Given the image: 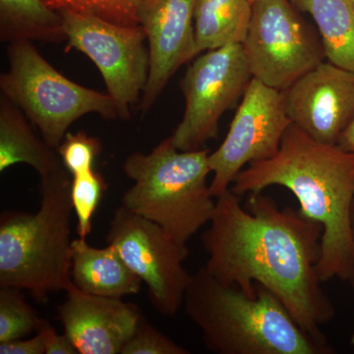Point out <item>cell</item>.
Here are the masks:
<instances>
[{"mask_svg": "<svg viewBox=\"0 0 354 354\" xmlns=\"http://www.w3.org/2000/svg\"><path fill=\"white\" fill-rule=\"evenodd\" d=\"M44 335L46 354H79L75 346L66 335H58L50 323L39 330Z\"/></svg>", "mask_w": 354, "mask_h": 354, "instance_id": "484cf974", "label": "cell"}, {"mask_svg": "<svg viewBox=\"0 0 354 354\" xmlns=\"http://www.w3.org/2000/svg\"><path fill=\"white\" fill-rule=\"evenodd\" d=\"M308 13L330 64L354 72V4L351 0H290Z\"/></svg>", "mask_w": 354, "mask_h": 354, "instance_id": "e0dca14e", "label": "cell"}, {"mask_svg": "<svg viewBox=\"0 0 354 354\" xmlns=\"http://www.w3.org/2000/svg\"><path fill=\"white\" fill-rule=\"evenodd\" d=\"M250 297L225 285L205 266L191 274L184 297L188 318L201 330L205 346L216 354H334L327 342L310 337L276 295L256 285Z\"/></svg>", "mask_w": 354, "mask_h": 354, "instance_id": "3957f363", "label": "cell"}, {"mask_svg": "<svg viewBox=\"0 0 354 354\" xmlns=\"http://www.w3.org/2000/svg\"><path fill=\"white\" fill-rule=\"evenodd\" d=\"M106 189L108 184L94 169L72 176L70 198L77 218L76 232L79 237L87 239L92 234L93 218Z\"/></svg>", "mask_w": 354, "mask_h": 354, "instance_id": "44dd1931", "label": "cell"}, {"mask_svg": "<svg viewBox=\"0 0 354 354\" xmlns=\"http://www.w3.org/2000/svg\"><path fill=\"white\" fill-rule=\"evenodd\" d=\"M67 169L41 178L35 214L0 216V288L28 290L39 304L72 285L71 198Z\"/></svg>", "mask_w": 354, "mask_h": 354, "instance_id": "277c9868", "label": "cell"}, {"mask_svg": "<svg viewBox=\"0 0 354 354\" xmlns=\"http://www.w3.org/2000/svg\"><path fill=\"white\" fill-rule=\"evenodd\" d=\"M65 292L57 318L79 354H120L144 320L139 307L122 298L88 295L73 283Z\"/></svg>", "mask_w": 354, "mask_h": 354, "instance_id": "5bb4252c", "label": "cell"}, {"mask_svg": "<svg viewBox=\"0 0 354 354\" xmlns=\"http://www.w3.org/2000/svg\"><path fill=\"white\" fill-rule=\"evenodd\" d=\"M101 151V141L84 131L67 133L57 148L58 155L71 176L94 169Z\"/></svg>", "mask_w": 354, "mask_h": 354, "instance_id": "603a6c76", "label": "cell"}, {"mask_svg": "<svg viewBox=\"0 0 354 354\" xmlns=\"http://www.w3.org/2000/svg\"><path fill=\"white\" fill-rule=\"evenodd\" d=\"M196 0H144L139 25L146 32L150 73L140 102L145 115L179 67L197 57L194 10Z\"/></svg>", "mask_w": 354, "mask_h": 354, "instance_id": "4fadbf2b", "label": "cell"}, {"mask_svg": "<svg viewBox=\"0 0 354 354\" xmlns=\"http://www.w3.org/2000/svg\"><path fill=\"white\" fill-rule=\"evenodd\" d=\"M188 353L187 349L179 346L144 319L120 354Z\"/></svg>", "mask_w": 354, "mask_h": 354, "instance_id": "cb8c5ba5", "label": "cell"}, {"mask_svg": "<svg viewBox=\"0 0 354 354\" xmlns=\"http://www.w3.org/2000/svg\"><path fill=\"white\" fill-rule=\"evenodd\" d=\"M18 164L32 167L39 177L64 171L57 149L39 138L24 113L6 95L0 97V171Z\"/></svg>", "mask_w": 354, "mask_h": 354, "instance_id": "2e32d148", "label": "cell"}, {"mask_svg": "<svg viewBox=\"0 0 354 354\" xmlns=\"http://www.w3.org/2000/svg\"><path fill=\"white\" fill-rule=\"evenodd\" d=\"M271 186L290 190L299 202L302 215L322 225L321 281H348L354 261V153L316 141L291 123L279 152L247 165L230 189L241 197Z\"/></svg>", "mask_w": 354, "mask_h": 354, "instance_id": "7a4b0ae2", "label": "cell"}, {"mask_svg": "<svg viewBox=\"0 0 354 354\" xmlns=\"http://www.w3.org/2000/svg\"><path fill=\"white\" fill-rule=\"evenodd\" d=\"M292 124L312 139L337 145L354 118V72L323 62L283 91Z\"/></svg>", "mask_w": 354, "mask_h": 354, "instance_id": "7c38bea8", "label": "cell"}, {"mask_svg": "<svg viewBox=\"0 0 354 354\" xmlns=\"http://www.w3.org/2000/svg\"><path fill=\"white\" fill-rule=\"evenodd\" d=\"M258 1V0H250L251 3H254V2Z\"/></svg>", "mask_w": 354, "mask_h": 354, "instance_id": "f546056e", "label": "cell"}, {"mask_svg": "<svg viewBox=\"0 0 354 354\" xmlns=\"http://www.w3.org/2000/svg\"><path fill=\"white\" fill-rule=\"evenodd\" d=\"M351 230H353V236L354 241V201L353 204V208H351ZM349 285L351 286V288H353L354 290V261H353V271H351V277H349L348 279Z\"/></svg>", "mask_w": 354, "mask_h": 354, "instance_id": "83f0119b", "label": "cell"}, {"mask_svg": "<svg viewBox=\"0 0 354 354\" xmlns=\"http://www.w3.org/2000/svg\"><path fill=\"white\" fill-rule=\"evenodd\" d=\"M209 150H178L171 137L150 153H133L123 171L133 185L121 205L164 228L181 245L208 225L216 209L208 176Z\"/></svg>", "mask_w": 354, "mask_h": 354, "instance_id": "5b68a950", "label": "cell"}, {"mask_svg": "<svg viewBox=\"0 0 354 354\" xmlns=\"http://www.w3.org/2000/svg\"><path fill=\"white\" fill-rule=\"evenodd\" d=\"M58 12L71 11L94 16L114 24L138 26V13L144 0H44Z\"/></svg>", "mask_w": 354, "mask_h": 354, "instance_id": "7402d4cb", "label": "cell"}, {"mask_svg": "<svg viewBox=\"0 0 354 354\" xmlns=\"http://www.w3.org/2000/svg\"><path fill=\"white\" fill-rule=\"evenodd\" d=\"M323 227L299 209H279L272 197L251 193L244 207L232 190L216 198L202 235L205 268L218 281L255 297L256 285L279 298L300 328L327 344L321 327L337 310L318 272Z\"/></svg>", "mask_w": 354, "mask_h": 354, "instance_id": "6da1fadb", "label": "cell"}, {"mask_svg": "<svg viewBox=\"0 0 354 354\" xmlns=\"http://www.w3.org/2000/svg\"><path fill=\"white\" fill-rule=\"evenodd\" d=\"M242 44L200 53L181 80L183 118L171 138L181 151H196L218 135L223 114L236 106L252 80Z\"/></svg>", "mask_w": 354, "mask_h": 354, "instance_id": "ba28073f", "label": "cell"}, {"mask_svg": "<svg viewBox=\"0 0 354 354\" xmlns=\"http://www.w3.org/2000/svg\"><path fill=\"white\" fill-rule=\"evenodd\" d=\"M252 16L250 0H196L194 10L197 55L246 38Z\"/></svg>", "mask_w": 354, "mask_h": 354, "instance_id": "ac0fdd59", "label": "cell"}, {"mask_svg": "<svg viewBox=\"0 0 354 354\" xmlns=\"http://www.w3.org/2000/svg\"><path fill=\"white\" fill-rule=\"evenodd\" d=\"M0 39L62 43L64 17L44 0H0Z\"/></svg>", "mask_w": 354, "mask_h": 354, "instance_id": "d6986e66", "label": "cell"}, {"mask_svg": "<svg viewBox=\"0 0 354 354\" xmlns=\"http://www.w3.org/2000/svg\"><path fill=\"white\" fill-rule=\"evenodd\" d=\"M351 1H353V4H354V0H351Z\"/></svg>", "mask_w": 354, "mask_h": 354, "instance_id": "4dcf8cb0", "label": "cell"}, {"mask_svg": "<svg viewBox=\"0 0 354 354\" xmlns=\"http://www.w3.org/2000/svg\"><path fill=\"white\" fill-rule=\"evenodd\" d=\"M9 67L0 76L2 95L24 113L41 138L57 149L69 127L88 113L115 120L118 111L106 93L83 87L62 75L27 39L9 43Z\"/></svg>", "mask_w": 354, "mask_h": 354, "instance_id": "8992f818", "label": "cell"}, {"mask_svg": "<svg viewBox=\"0 0 354 354\" xmlns=\"http://www.w3.org/2000/svg\"><path fill=\"white\" fill-rule=\"evenodd\" d=\"M290 0H258L242 43L253 78L285 91L325 59L320 36Z\"/></svg>", "mask_w": 354, "mask_h": 354, "instance_id": "52a82bcc", "label": "cell"}, {"mask_svg": "<svg viewBox=\"0 0 354 354\" xmlns=\"http://www.w3.org/2000/svg\"><path fill=\"white\" fill-rule=\"evenodd\" d=\"M69 48L87 55L101 72L120 120L131 118V108L143 95L150 73V51L142 26L114 24L94 16L59 12Z\"/></svg>", "mask_w": 354, "mask_h": 354, "instance_id": "9c48e42d", "label": "cell"}, {"mask_svg": "<svg viewBox=\"0 0 354 354\" xmlns=\"http://www.w3.org/2000/svg\"><path fill=\"white\" fill-rule=\"evenodd\" d=\"M106 241L145 283L158 313L165 317L176 315L183 307L191 279L183 266L189 255L188 247L174 241L157 223L122 205L109 221Z\"/></svg>", "mask_w": 354, "mask_h": 354, "instance_id": "30bf717a", "label": "cell"}, {"mask_svg": "<svg viewBox=\"0 0 354 354\" xmlns=\"http://www.w3.org/2000/svg\"><path fill=\"white\" fill-rule=\"evenodd\" d=\"M0 354H46V344L41 332L29 339L0 342Z\"/></svg>", "mask_w": 354, "mask_h": 354, "instance_id": "d4e9b609", "label": "cell"}, {"mask_svg": "<svg viewBox=\"0 0 354 354\" xmlns=\"http://www.w3.org/2000/svg\"><path fill=\"white\" fill-rule=\"evenodd\" d=\"M290 124L283 93L252 78L227 136L215 152L209 153L212 195L216 199L230 189L247 165L274 157Z\"/></svg>", "mask_w": 354, "mask_h": 354, "instance_id": "8fae6325", "label": "cell"}, {"mask_svg": "<svg viewBox=\"0 0 354 354\" xmlns=\"http://www.w3.org/2000/svg\"><path fill=\"white\" fill-rule=\"evenodd\" d=\"M71 279L78 290L104 297L138 295L143 285L113 245L97 248L82 237L72 241Z\"/></svg>", "mask_w": 354, "mask_h": 354, "instance_id": "9a60e30c", "label": "cell"}, {"mask_svg": "<svg viewBox=\"0 0 354 354\" xmlns=\"http://www.w3.org/2000/svg\"><path fill=\"white\" fill-rule=\"evenodd\" d=\"M351 346H353V353H354V330H353V337H351Z\"/></svg>", "mask_w": 354, "mask_h": 354, "instance_id": "f1b7e54d", "label": "cell"}, {"mask_svg": "<svg viewBox=\"0 0 354 354\" xmlns=\"http://www.w3.org/2000/svg\"><path fill=\"white\" fill-rule=\"evenodd\" d=\"M46 323L27 304L20 290L0 288V342L24 339L38 333Z\"/></svg>", "mask_w": 354, "mask_h": 354, "instance_id": "ffe728a7", "label": "cell"}, {"mask_svg": "<svg viewBox=\"0 0 354 354\" xmlns=\"http://www.w3.org/2000/svg\"><path fill=\"white\" fill-rule=\"evenodd\" d=\"M337 145L344 150L354 153V118L348 127L346 128V131L342 133Z\"/></svg>", "mask_w": 354, "mask_h": 354, "instance_id": "4316f807", "label": "cell"}]
</instances>
